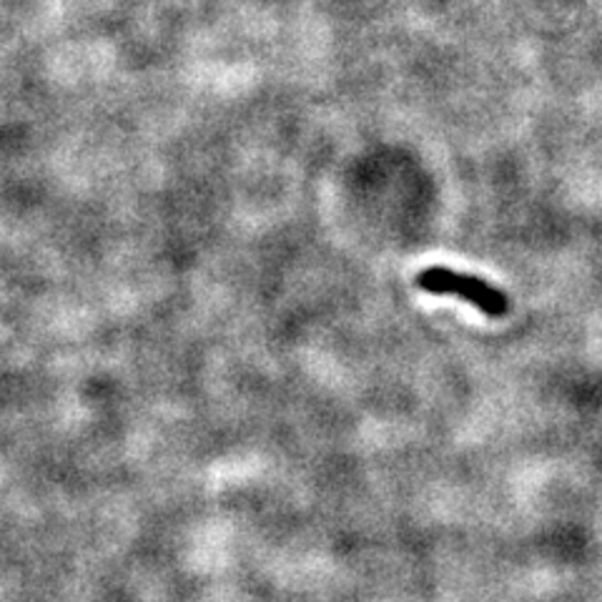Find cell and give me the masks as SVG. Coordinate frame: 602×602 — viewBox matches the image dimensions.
I'll return each mask as SVG.
<instances>
[{"label": "cell", "mask_w": 602, "mask_h": 602, "mask_svg": "<svg viewBox=\"0 0 602 602\" xmlns=\"http://www.w3.org/2000/svg\"><path fill=\"white\" fill-rule=\"evenodd\" d=\"M414 284L427 294H455L462 299L473 304L485 317L500 319L510 311V296L502 289H495L492 284H487L485 279L473 274H459L444 266H430L424 272L417 274Z\"/></svg>", "instance_id": "cell-1"}]
</instances>
